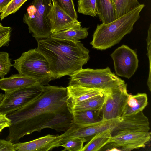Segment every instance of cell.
<instances>
[{
  "mask_svg": "<svg viewBox=\"0 0 151 151\" xmlns=\"http://www.w3.org/2000/svg\"><path fill=\"white\" fill-rule=\"evenodd\" d=\"M37 50L49 64L53 79L70 76L90 59L89 50L79 41L51 38L37 40Z\"/></svg>",
  "mask_w": 151,
  "mask_h": 151,
  "instance_id": "7a4b0ae2",
  "label": "cell"
},
{
  "mask_svg": "<svg viewBox=\"0 0 151 151\" xmlns=\"http://www.w3.org/2000/svg\"><path fill=\"white\" fill-rule=\"evenodd\" d=\"M6 27L3 26L0 22V30L5 28Z\"/></svg>",
  "mask_w": 151,
  "mask_h": 151,
  "instance_id": "e575fe53",
  "label": "cell"
},
{
  "mask_svg": "<svg viewBox=\"0 0 151 151\" xmlns=\"http://www.w3.org/2000/svg\"><path fill=\"white\" fill-rule=\"evenodd\" d=\"M3 130V129H0V132L2 131Z\"/></svg>",
  "mask_w": 151,
  "mask_h": 151,
  "instance_id": "d590c367",
  "label": "cell"
},
{
  "mask_svg": "<svg viewBox=\"0 0 151 151\" xmlns=\"http://www.w3.org/2000/svg\"><path fill=\"white\" fill-rule=\"evenodd\" d=\"M12 27H6L0 30V48L2 47L7 46L10 41Z\"/></svg>",
  "mask_w": 151,
  "mask_h": 151,
  "instance_id": "f1b7e54d",
  "label": "cell"
},
{
  "mask_svg": "<svg viewBox=\"0 0 151 151\" xmlns=\"http://www.w3.org/2000/svg\"><path fill=\"white\" fill-rule=\"evenodd\" d=\"M150 139L149 132L127 133L111 137L109 143L119 150L129 151L145 147Z\"/></svg>",
  "mask_w": 151,
  "mask_h": 151,
  "instance_id": "7c38bea8",
  "label": "cell"
},
{
  "mask_svg": "<svg viewBox=\"0 0 151 151\" xmlns=\"http://www.w3.org/2000/svg\"><path fill=\"white\" fill-rule=\"evenodd\" d=\"M96 2L97 14L102 23L107 24L116 19L110 0H96Z\"/></svg>",
  "mask_w": 151,
  "mask_h": 151,
  "instance_id": "7402d4cb",
  "label": "cell"
},
{
  "mask_svg": "<svg viewBox=\"0 0 151 151\" xmlns=\"http://www.w3.org/2000/svg\"><path fill=\"white\" fill-rule=\"evenodd\" d=\"M151 24H150L148 30V35L146 41L147 44V50L148 51V56L149 61L150 71L148 78L147 81V84H151Z\"/></svg>",
  "mask_w": 151,
  "mask_h": 151,
  "instance_id": "f546056e",
  "label": "cell"
},
{
  "mask_svg": "<svg viewBox=\"0 0 151 151\" xmlns=\"http://www.w3.org/2000/svg\"><path fill=\"white\" fill-rule=\"evenodd\" d=\"M88 28L81 26L70 28L66 29L52 33L51 38L72 41H78L86 38L88 34Z\"/></svg>",
  "mask_w": 151,
  "mask_h": 151,
  "instance_id": "d6986e66",
  "label": "cell"
},
{
  "mask_svg": "<svg viewBox=\"0 0 151 151\" xmlns=\"http://www.w3.org/2000/svg\"><path fill=\"white\" fill-rule=\"evenodd\" d=\"M109 91H105L98 96L71 106H69L70 110L71 113L88 110L101 111L107 94Z\"/></svg>",
  "mask_w": 151,
  "mask_h": 151,
  "instance_id": "ac0fdd59",
  "label": "cell"
},
{
  "mask_svg": "<svg viewBox=\"0 0 151 151\" xmlns=\"http://www.w3.org/2000/svg\"><path fill=\"white\" fill-rule=\"evenodd\" d=\"M87 139L83 137H76L70 139L61 144L64 147L62 151H81L84 143Z\"/></svg>",
  "mask_w": 151,
  "mask_h": 151,
  "instance_id": "484cf974",
  "label": "cell"
},
{
  "mask_svg": "<svg viewBox=\"0 0 151 151\" xmlns=\"http://www.w3.org/2000/svg\"><path fill=\"white\" fill-rule=\"evenodd\" d=\"M44 86L39 83L6 92L0 103V114L7 115L23 106L40 96Z\"/></svg>",
  "mask_w": 151,
  "mask_h": 151,
  "instance_id": "52a82bcc",
  "label": "cell"
},
{
  "mask_svg": "<svg viewBox=\"0 0 151 151\" xmlns=\"http://www.w3.org/2000/svg\"><path fill=\"white\" fill-rule=\"evenodd\" d=\"M9 54L5 52H0V77L4 78L9 72L12 66Z\"/></svg>",
  "mask_w": 151,
  "mask_h": 151,
  "instance_id": "83f0119b",
  "label": "cell"
},
{
  "mask_svg": "<svg viewBox=\"0 0 151 151\" xmlns=\"http://www.w3.org/2000/svg\"><path fill=\"white\" fill-rule=\"evenodd\" d=\"M78 13L93 17L97 16L96 0H78Z\"/></svg>",
  "mask_w": 151,
  "mask_h": 151,
  "instance_id": "cb8c5ba5",
  "label": "cell"
},
{
  "mask_svg": "<svg viewBox=\"0 0 151 151\" xmlns=\"http://www.w3.org/2000/svg\"><path fill=\"white\" fill-rule=\"evenodd\" d=\"M11 0H0V8L8 4Z\"/></svg>",
  "mask_w": 151,
  "mask_h": 151,
  "instance_id": "d6a6232c",
  "label": "cell"
},
{
  "mask_svg": "<svg viewBox=\"0 0 151 151\" xmlns=\"http://www.w3.org/2000/svg\"><path fill=\"white\" fill-rule=\"evenodd\" d=\"M148 103L146 93H138L134 95L129 94L121 117L142 111Z\"/></svg>",
  "mask_w": 151,
  "mask_h": 151,
  "instance_id": "e0dca14e",
  "label": "cell"
},
{
  "mask_svg": "<svg viewBox=\"0 0 151 151\" xmlns=\"http://www.w3.org/2000/svg\"><path fill=\"white\" fill-rule=\"evenodd\" d=\"M113 6L116 19L128 13L139 6L137 0H110Z\"/></svg>",
  "mask_w": 151,
  "mask_h": 151,
  "instance_id": "603a6c76",
  "label": "cell"
},
{
  "mask_svg": "<svg viewBox=\"0 0 151 151\" xmlns=\"http://www.w3.org/2000/svg\"><path fill=\"white\" fill-rule=\"evenodd\" d=\"M49 17L52 33L70 28L81 26V22L72 18L67 13L52 3Z\"/></svg>",
  "mask_w": 151,
  "mask_h": 151,
  "instance_id": "5bb4252c",
  "label": "cell"
},
{
  "mask_svg": "<svg viewBox=\"0 0 151 151\" xmlns=\"http://www.w3.org/2000/svg\"><path fill=\"white\" fill-rule=\"evenodd\" d=\"M119 118L102 120L95 124L90 125L79 124L72 122L63 133L58 135L59 141L61 144L68 140L76 137H83L86 139L87 137L113 128L119 121Z\"/></svg>",
  "mask_w": 151,
  "mask_h": 151,
  "instance_id": "30bf717a",
  "label": "cell"
},
{
  "mask_svg": "<svg viewBox=\"0 0 151 151\" xmlns=\"http://www.w3.org/2000/svg\"><path fill=\"white\" fill-rule=\"evenodd\" d=\"M51 0H33L27 9L23 22L36 40L50 37L52 34L49 17Z\"/></svg>",
  "mask_w": 151,
  "mask_h": 151,
  "instance_id": "8992f818",
  "label": "cell"
},
{
  "mask_svg": "<svg viewBox=\"0 0 151 151\" xmlns=\"http://www.w3.org/2000/svg\"><path fill=\"white\" fill-rule=\"evenodd\" d=\"M116 74L129 79L137 70L139 61L136 52L127 46L123 45L111 55Z\"/></svg>",
  "mask_w": 151,
  "mask_h": 151,
  "instance_id": "ba28073f",
  "label": "cell"
},
{
  "mask_svg": "<svg viewBox=\"0 0 151 151\" xmlns=\"http://www.w3.org/2000/svg\"><path fill=\"white\" fill-rule=\"evenodd\" d=\"M68 85L78 86L109 91L124 83L107 67L104 69H81L70 76Z\"/></svg>",
  "mask_w": 151,
  "mask_h": 151,
  "instance_id": "5b68a950",
  "label": "cell"
},
{
  "mask_svg": "<svg viewBox=\"0 0 151 151\" xmlns=\"http://www.w3.org/2000/svg\"><path fill=\"white\" fill-rule=\"evenodd\" d=\"M139 6L107 24H98L90 42L92 47L100 50L109 48L119 43L123 37L132 30L145 7Z\"/></svg>",
  "mask_w": 151,
  "mask_h": 151,
  "instance_id": "3957f363",
  "label": "cell"
},
{
  "mask_svg": "<svg viewBox=\"0 0 151 151\" xmlns=\"http://www.w3.org/2000/svg\"><path fill=\"white\" fill-rule=\"evenodd\" d=\"M4 96V94L2 93H0V103L2 101L3 99Z\"/></svg>",
  "mask_w": 151,
  "mask_h": 151,
  "instance_id": "836d02e7",
  "label": "cell"
},
{
  "mask_svg": "<svg viewBox=\"0 0 151 151\" xmlns=\"http://www.w3.org/2000/svg\"><path fill=\"white\" fill-rule=\"evenodd\" d=\"M52 3L64 11L72 18L77 19L78 16L73 0H51Z\"/></svg>",
  "mask_w": 151,
  "mask_h": 151,
  "instance_id": "4316f807",
  "label": "cell"
},
{
  "mask_svg": "<svg viewBox=\"0 0 151 151\" xmlns=\"http://www.w3.org/2000/svg\"><path fill=\"white\" fill-rule=\"evenodd\" d=\"M68 98L66 88L44 86L40 96L6 115L11 121L6 140L16 143L24 136L45 128L66 131L73 120Z\"/></svg>",
  "mask_w": 151,
  "mask_h": 151,
  "instance_id": "6da1fadb",
  "label": "cell"
},
{
  "mask_svg": "<svg viewBox=\"0 0 151 151\" xmlns=\"http://www.w3.org/2000/svg\"><path fill=\"white\" fill-rule=\"evenodd\" d=\"M58 135L47 134L25 142L14 143L16 151H48L61 146Z\"/></svg>",
  "mask_w": 151,
  "mask_h": 151,
  "instance_id": "4fadbf2b",
  "label": "cell"
},
{
  "mask_svg": "<svg viewBox=\"0 0 151 151\" xmlns=\"http://www.w3.org/2000/svg\"><path fill=\"white\" fill-rule=\"evenodd\" d=\"M14 61L12 66L19 74L36 80L42 86L53 79L48 62L36 48L23 53Z\"/></svg>",
  "mask_w": 151,
  "mask_h": 151,
  "instance_id": "277c9868",
  "label": "cell"
},
{
  "mask_svg": "<svg viewBox=\"0 0 151 151\" xmlns=\"http://www.w3.org/2000/svg\"><path fill=\"white\" fill-rule=\"evenodd\" d=\"M10 124V120L6 115L0 114V129H4L6 127H9Z\"/></svg>",
  "mask_w": 151,
  "mask_h": 151,
  "instance_id": "1f68e13d",
  "label": "cell"
},
{
  "mask_svg": "<svg viewBox=\"0 0 151 151\" xmlns=\"http://www.w3.org/2000/svg\"><path fill=\"white\" fill-rule=\"evenodd\" d=\"M101 111L96 110H88L72 113L73 122L83 125L95 124L102 120V117L100 115Z\"/></svg>",
  "mask_w": 151,
  "mask_h": 151,
  "instance_id": "44dd1931",
  "label": "cell"
},
{
  "mask_svg": "<svg viewBox=\"0 0 151 151\" xmlns=\"http://www.w3.org/2000/svg\"><path fill=\"white\" fill-rule=\"evenodd\" d=\"M111 129L99 132L95 135L84 146L81 151L100 150L109 143L111 137Z\"/></svg>",
  "mask_w": 151,
  "mask_h": 151,
  "instance_id": "ffe728a7",
  "label": "cell"
},
{
  "mask_svg": "<svg viewBox=\"0 0 151 151\" xmlns=\"http://www.w3.org/2000/svg\"><path fill=\"white\" fill-rule=\"evenodd\" d=\"M69 107L98 96L105 91L78 86L66 88Z\"/></svg>",
  "mask_w": 151,
  "mask_h": 151,
  "instance_id": "9a60e30c",
  "label": "cell"
},
{
  "mask_svg": "<svg viewBox=\"0 0 151 151\" xmlns=\"http://www.w3.org/2000/svg\"><path fill=\"white\" fill-rule=\"evenodd\" d=\"M129 94L125 83L108 92L101 110L102 120L121 117Z\"/></svg>",
  "mask_w": 151,
  "mask_h": 151,
  "instance_id": "9c48e42d",
  "label": "cell"
},
{
  "mask_svg": "<svg viewBox=\"0 0 151 151\" xmlns=\"http://www.w3.org/2000/svg\"><path fill=\"white\" fill-rule=\"evenodd\" d=\"M150 130L149 119L141 111L120 117L111 129V135L113 137L127 133L149 132Z\"/></svg>",
  "mask_w": 151,
  "mask_h": 151,
  "instance_id": "8fae6325",
  "label": "cell"
},
{
  "mask_svg": "<svg viewBox=\"0 0 151 151\" xmlns=\"http://www.w3.org/2000/svg\"><path fill=\"white\" fill-rule=\"evenodd\" d=\"M37 83H39L32 78L19 73L12 74L9 77L0 79V89L5 92H9Z\"/></svg>",
  "mask_w": 151,
  "mask_h": 151,
  "instance_id": "2e32d148",
  "label": "cell"
},
{
  "mask_svg": "<svg viewBox=\"0 0 151 151\" xmlns=\"http://www.w3.org/2000/svg\"><path fill=\"white\" fill-rule=\"evenodd\" d=\"M27 0H11L6 6L0 8L1 20L9 15L15 13Z\"/></svg>",
  "mask_w": 151,
  "mask_h": 151,
  "instance_id": "d4e9b609",
  "label": "cell"
},
{
  "mask_svg": "<svg viewBox=\"0 0 151 151\" xmlns=\"http://www.w3.org/2000/svg\"><path fill=\"white\" fill-rule=\"evenodd\" d=\"M0 151H16L14 143L6 140L0 139Z\"/></svg>",
  "mask_w": 151,
  "mask_h": 151,
  "instance_id": "4dcf8cb0",
  "label": "cell"
}]
</instances>
